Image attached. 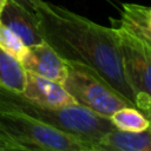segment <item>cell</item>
Listing matches in <instances>:
<instances>
[{
	"instance_id": "6da1fadb",
	"label": "cell",
	"mask_w": 151,
	"mask_h": 151,
	"mask_svg": "<svg viewBox=\"0 0 151 151\" xmlns=\"http://www.w3.org/2000/svg\"><path fill=\"white\" fill-rule=\"evenodd\" d=\"M35 14L44 41L63 60L93 68L134 104L133 94L124 77L117 37L112 27H104L44 0L38 5Z\"/></svg>"
},
{
	"instance_id": "7a4b0ae2",
	"label": "cell",
	"mask_w": 151,
	"mask_h": 151,
	"mask_svg": "<svg viewBox=\"0 0 151 151\" xmlns=\"http://www.w3.org/2000/svg\"><path fill=\"white\" fill-rule=\"evenodd\" d=\"M0 110L18 113L88 142L92 147L105 132L114 129L110 118L80 106L48 107L0 85ZM94 151V149H93Z\"/></svg>"
},
{
	"instance_id": "3957f363",
	"label": "cell",
	"mask_w": 151,
	"mask_h": 151,
	"mask_svg": "<svg viewBox=\"0 0 151 151\" xmlns=\"http://www.w3.org/2000/svg\"><path fill=\"white\" fill-rule=\"evenodd\" d=\"M0 142L9 151H93L92 145L32 118L0 110Z\"/></svg>"
},
{
	"instance_id": "277c9868",
	"label": "cell",
	"mask_w": 151,
	"mask_h": 151,
	"mask_svg": "<svg viewBox=\"0 0 151 151\" xmlns=\"http://www.w3.org/2000/svg\"><path fill=\"white\" fill-rule=\"evenodd\" d=\"M66 70L63 86L78 105L107 118L124 106L136 107L93 68L79 63L66 61Z\"/></svg>"
},
{
	"instance_id": "5b68a950",
	"label": "cell",
	"mask_w": 151,
	"mask_h": 151,
	"mask_svg": "<svg viewBox=\"0 0 151 151\" xmlns=\"http://www.w3.org/2000/svg\"><path fill=\"white\" fill-rule=\"evenodd\" d=\"M118 42L125 80L133 94L136 107L151 117V46L112 26Z\"/></svg>"
},
{
	"instance_id": "8992f818",
	"label": "cell",
	"mask_w": 151,
	"mask_h": 151,
	"mask_svg": "<svg viewBox=\"0 0 151 151\" xmlns=\"http://www.w3.org/2000/svg\"><path fill=\"white\" fill-rule=\"evenodd\" d=\"M20 63L25 71L60 84L66 77V61L46 41L29 46Z\"/></svg>"
},
{
	"instance_id": "52a82bcc",
	"label": "cell",
	"mask_w": 151,
	"mask_h": 151,
	"mask_svg": "<svg viewBox=\"0 0 151 151\" xmlns=\"http://www.w3.org/2000/svg\"><path fill=\"white\" fill-rule=\"evenodd\" d=\"M0 24L13 31L27 47L44 41L35 12L26 9L13 0H6L0 14Z\"/></svg>"
},
{
	"instance_id": "ba28073f",
	"label": "cell",
	"mask_w": 151,
	"mask_h": 151,
	"mask_svg": "<svg viewBox=\"0 0 151 151\" xmlns=\"http://www.w3.org/2000/svg\"><path fill=\"white\" fill-rule=\"evenodd\" d=\"M22 93L48 107H67L78 105L63 84L42 78L26 71V81Z\"/></svg>"
},
{
	"instance_id": "9c48e42d",
	"label": "cell",
	"mask_w": 151,
	"mask_h": 151,
	"mask_svg": "<svg viewBox=\"0 0 151 151\" xmlns=\"http://www.w3.org/2000/svg\"><path fill=\"white\" fill-rule=\"evenodd\" d=\"M94 151H150L151 126L144 131L131 132L112 129L97 139Z\"/></svg>"
},
{
	"instance_id": "30bf717a",
	"label": "cell",
	"mask_w": 151,
	"mask_h": 151,
	"mask_svg": "<svg viewBox=\"0 0 151 151\" xmlns=\"http://www.w3.org/2000/svg\"><path fill=\"white\" fill-rule=\"evenodd\" d=\"M112 26L151 46V8L137 4H123L119 21L110 19Z\"/></svg>"
},
{
	"instance_id": "8fae6325",
	"label": "cell",
	"mask_w": 151,
	"mask_h": 151,
	"mask_svg": "<svg viewBox=\"0 0 151 151\" xmlns=\"http://www.w3.org/2000/svg\"><path fill=\"white\" fill-rule=\"evenodd\" d=\"M26 81V71L20 60L0 46V85L22 92Z\"/></svg>"
},
{
	"instance_id": "7c38bea8",
	"label": "cell",
	"mask_w": 151,
	"mask_h": 151,
	"mask_svg": "<svg viewBox=\"0 0 151 151\" xmlns=\"http://www.w3.org/2000/svg\"><path fill=\"white\" fill-rule=\"evenodd\" d=\"M111 123L118 130L139 132L150 127V119L144 116L142 111L133 106H124L117 110L111 117Z\"/></svg>"
},
{
	"instance_id": "4fadbf2b",
	"label": "cell",
	"mask_w": 151,
	"mask_h": 151,
	"mask_svg": "<svg viewBox=\"0 0 151 151\" xmlns=\"http://www.w3.org/2000/svg\"><path fill=\"white\" fill-rule=\"evenodd\" d=\"M0 46L18 60H21L28 50L15 33L2 24H0Z\"/></svg>"
},
{
	"instance_id": "5bb4252c",
	"label": "cell",
	"mask_w": 151,
	"mask_h": 151,
	"mask_svg": "<svg viewBox=\"0 0 151 151\" xmlns=\"http://www.w3.org/2000/svg\"><path fill=\"white\" fill-rule=\"evenodd\" d=\"M13 1H15L17 4H19L20 6L25 7L26 9H28V11H31V12H35L38 5H39L42 0H13Z\"/></svg>"
},
{
	"instance_id": "9a60e30c",
	"label": "cell",
	"mask_w": 151,
	"mask_h": 151,
	"mask_svg": "<svg viewBox=\"0 0 151 151\" xmlns=\"http://www.w3.org/2000/svg\"><path fill=\"white\" fill-rule=\"evenodd\" d=\"M0 151H9V150H8V147H7L4 143L0 142Z\"/></svg>"
},
{
	"instance_id": "2e32d148",
	"label": "cell",
	"mask_w": 151,
	"mask_h": 151,
	"mask_svg": "<svg viewBox=\"0 0 151 151\" xmlns=\"http://www.w3.org/2000/svg\"><path fill=\"white\" fill-rule=\"evenodd\" d=\"M5 2H6V0H0V14H1V11H2V7H4Z\"/></svg>"
}]
</instances>
